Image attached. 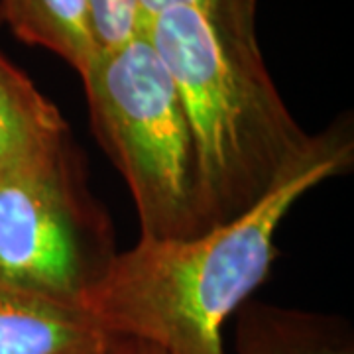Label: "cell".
I'll return each instance as SVG.
<instances>
[{"instance_id": "cell-1", "label": "cell", "mask_w": 354, "mask_h": 354, "mask_svg": "<svg viewBox=\"0 0 354 354\" xmlns=\"http://www.w3.org/2000/svg\"><path fill=\"white\" fill-rule=\"evenodd\" d=\"M353 160V127L342 120L315 134L290 174L230 223L191 239H140L114 254L79 309L104 333L164 354H225L223 327L268 278L291 207Z\"/></svg>"}, {"instance_id": "cell-2", "label": "cell", "mask_w": 354, "mask_h": 354, "mask_svg": "<svg viewBox=\"0 0 354 354\" xmlns=\"http://www.w3.org/2000/svg\"><path fill=\"white\" fill-rule=\"evenodd\" d=\"M162 57L187 116L205 228L262 201L309 150L268 73L256 22L176 6L142 32Z\"/></svg>"}, {"instance_id": "cell-3", "label": "cell", "mask_w": 354, "mask_h": 354, "mask_svg": "<svg viewBox=\"0 0 354 354\" xmlns=\"http://www.w3.org/2000/svg\"><path fill=\"white\" fill-rule=\"evenodd\" d=\"M81 79L93 132L136 205L140 239H191L205 232L189 122L150 39L140 34L97 53Z\"/></svg>"}, {"instance_id": "cell-4", "label": "cell", "mask_w": 354, "mask_h": 354, "mask_svg": "<svg viewBox=\"0 0 354 354\" xmlns=\"http://www.w3.org/2000/svg\"><path fill=\"white\" fill-rule=\"evenodd\" d=\"M109 248L106 223L69 152L0 179V283L79 307L81 293L114 256Z\"/></svg>"}, {"instance_id": "cell-5", "label": "cell", "mask_w": 354, "mask_h": 354, "mask_svg": "<svg viewBox=\"0 0 354 354\" xmlns=\"http://www.w3.org/2000/svg\"><path fill=\"white\" fill-rule=\"evenodd\" d=\"M67 144L57 106L0 51V179L64 158Z\"/></svg>"}, {"instance_id": "cell-6", "label": "cell", "mask_w": 354, "mask_h": 354, "mask_svg": "<svg viewBox=\"0 0 354 354\" xmlns=\"http://www.w3.org/2000/svg\"><path fill=\"white\" fill-rule=\"evenodd\" d=\"M102 335L75 305L0 283V354H77Z\"/></svg>"}, {"instance_id": "cell-7", "label": "cell", "mask_w": 354, "mask_h": 354, "mask_svg": "<svg viewBox=\"0 0 354 354\" xmlns=\"http://www.w3.org/2000/svg\"><path fill=\"white\" fill-rule=\"evenodd\" d=\"M236 354H354V335L339 317L246 301Z\"/></svg>"}, {"instance_id": "cell-8", "label": "cell", "mask_w": 354, "mask_h": 354, "mask_svg": "<svg viewBox=\"0 0 354 354\" xmlns=\"http://www.w3.org/2000/svg\"><path fill=\"white\" fill-rule=\"evenodd\" d=\"M0 20L16 38L55 53L79 75L97 55L87 0H0Z\"/></svg>"}, {"instance_id": "cell-9", "label": "cell", "mask_w": 354, "mask_h": 354, "mask_svg": "<svg viewBox=\"0 0 354 354\" xmlns=\"http://www.w3.org/2000/svg\"><path fill=\"white\" fill-rule=\"evenodd\" d=\"M87 6L97 53L116 50L142 34L138 0H87Z\"/></svg>"}, {"instance_id": "cell-10", "label": "cell", "mask_w": 354, "mask_h": 354, "mask_svg": "<svg viewBox=\"0 0 354 354\" xmlns=\"http://www.w3.org/2000/svg\"><path fill=\"white\" fill-rule=\"evenodd\" d=\"M176 6L195 8L215 18L256 22L258 0H138L140 32H144V28L150 24L158 14L176 8Z\"/></svg>"}, {"instance_id": "cell-11", "label": "cell", "mask_w": 354, "mask_h": 354, "mask_svg": "<svg viewBox=\"0 0 354 354\" xmlns=\"http://www.w3.org/2000/svg\"><path fill=\"white\" fill-rule=\"evenodd\" d=\"M77 354H142V344L127 337H116L104 333L99 341L88 344Z\"/></svg>"}, {"instance_id": "cell-12", "label": "cell", "mask_w": 354, "mask_h": 354, "mask_svg": "<svg viewBox=\"0 0 354 354\" xmlns=\"http://www.w3.org/2000/svg\"><path fill=\"white\" fill-rule=\"evenodd\" d=\"M142 354H164L162 351H158V348H153V346H146V344H142Z\"/></svg>"}]
</instances>
